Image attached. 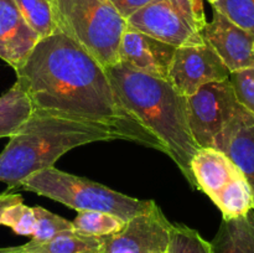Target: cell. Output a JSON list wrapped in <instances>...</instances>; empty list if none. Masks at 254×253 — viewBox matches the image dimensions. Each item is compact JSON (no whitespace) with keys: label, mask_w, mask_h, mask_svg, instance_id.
I'll use <instances>...</instances> for the list:
<instances>
[{"label":"cell","mask_w":254,"mask_h":253,"mask_svg":"<svg viewBox=\"0 0 254 253\" xmlns=\"http://www.w3.org/2000/svg\"><path fill=\"white\" fill-rule=\"evenodd\" d=\"M15 73L34 109L114 124L134 143L164 153L160 141L119 101L106 68L60 30L40 40Z\"/></svg>","instance_id":"obj_1"},{"label":"cell","mask_w":254,"mask_h":253,"mask_svg":"<svg viewBox=\"0 0 254 253\" xmlns=\"http://www.w3.org/2000/svg\"><path fill=\"white\" fill-rule=\"evenodd\" d=\"M111 140L134 143L130 134L114 124L34 109L0 153V181L14 190L31 174L54 166L67 151Z\"/></svg>","instance_id":"obj_2"},{"label":"cell","mask_w":254,"mask_h":253,"mask_svg":"<svg viewBox=\"0 0 254 253\" xmlns=\"http://www.w3.org/2000/svg\"><path fill=\"white\" fill-rule=\"evenodd\" d=\"M107 76L127 111L163 145L192 189H197L191 171L196 144L188 119V99L166 79L155 78L117 63L106 68Z\"/></svg>","instance_id":"obj_3"},{"label":"cell","mask_w":254,"mask_h":253,"mask_svg":"<svg viewBox=\"0 0 254 253\" xmlns=\"http://www.w3.org/2000/svg\"><path fill=\"white\" fill-rule=\"evenodd\" d=\"M21 190L35 192L79 211L108 212L128 222L154 207L155 201L139 200L114 191L102 184L72 175L55 166L42 169L20 183Z\"/></svg>","instance_id":"obj_4"},{"label":"cell","mask_w":254,"mask_h":253,"mask_svg":"<svg viewBox=\"0 0 254 253\" xmlns=\"http://www.w3.org/2000/svg\"><path fill=\"white\" fill-rule=\"evenodd\" d=\"M57 30L88 52L104 68L119 63L127 29L111 0H51Z\"/></svg>","instance_id":"obj_5"},{"label":"cell","mask_w":254,"mask_h":253,"mask_svg":"<svg viewBox=\"0 0 254 253\" xmlns=\"http://www.w3.org/2000/svg\"><path fill=\"white\" fill-rule=\"evenodd\" d=\"M186 99L189 126L196 144L198 148H213L216 138L241 106L230 79L205 84Z\"/></svg>","instance_id":"obj_6"},{"label":"cell","mask_w":254,"mask_h":253,"mask_svg":"<svg viewBox=\"0 0 254 253\" xmlns=\"http://www.w3.org/2000/svg\"><path fill=\"white\" fill-rule=\"evenodd\" d=\"M230 74L215 50L203 42L195 46L176 47L168 82L179 94L190 97L205 84L226 81Z\"/></svg>","instance_id":"obj_7"},{"label":"cell","mask_w":254,"mask_h":253,"mask_svg":"<svg viewBox=\"0 0 254 253\" xmlns=\"http://www.w3.org/2000/svg\"><path fill=\"white\" fill-rule=\"evenodd\" d=\"M171 226L155 203L153 208L126 222L119 232L103 237V253L168 252Z\"/></svg>","instance_id":"obj_8"},{"label":"cell","mask_w":254,"mask_h":253,"mask_svg":"<svg viewBox=\"0 0 254 253\" xmlns=\"http://www.w3.org/2000/svg\"><path fill=\"white\" fill-rule=\"evenodd\" d=\"M127 25L174 47L195 46L205 42L171 0H154L131 15Z\"/></svg>","instance_id":"obj_9"},{"label":"cell","mask_w":254,"mask_h":253,"mask_svg":"<svg viewBox=\"0 0 254 253\" xmlns=\"http://www.w3.org/2000/svg\"><path fill=\"white\" fill-rule=\"evenodd\" d=\"M212 20L205 25L201 36L218 55L230 72L254 66V35L231 22L212 9Z\"/></svg>","instance_id":"obj_10"},{"label":"cell","mask_w":254,"mask_h":253,"mask_svg":"<svg viewBox=\"0 0 254 253\" xmlns=\"http://www.w3.org/2000/svg\"><path fill=\"white\" fill-rule=\"evenodd\" d=\"M175 50L176 47L127 25L119 47V63L134 71L168 81Z\"/></svg>","instance_id":"obj_11"},{"label":"cell","mask_w":254,"mask_h":253,"mask_svg":"<svg viewBox=\"0 0 254 253\" xmlns=\"http://www.w3.org/2000/svg\"><path fill=\"white\" fill-rule=\"evenodd\" d=\"M213 148L225 153L243 174L254 197V116L241 104L220 135Z\"/></svg>","instance_id":"obj_12"},{"label":"cell","mask_w":254,"mask_h":253,"mask_svg":"<svg viewBox=\"0 0 254 253\" xmlns=\"http://www.w3.org/2000/svg\"><path fill=\"white\" fill-rule=\"evenodd\" d=\"M40 40L22 17L15 0H0V60L16 69Z\"/></svg>","instance_id":"obj_13"},{"label":"cell","mask_w":254,"mask_h":253,"mask_svg":"<svg viewBox=\"0 0 254 253\" xmlns=\"http://www.w3.org/2000/svg\"><path fill=\"white\" fill-rule=\"evenodd\" d=\"M191 171L197 189L203 191L211 200L233 179L243 175L225 153L215 148L198 149L191 160Z\"/></svg>","instance_id":"obj_14"},{"label":"cell","mask_w":254,"mask_h":253,"mask_svg":"<svg viewBox=\"0 0 254 253\" xmlns=\"http://www.w3.org/2000/svg\"><path fill=\"white\" fill-rule=\"evenodd\" d=\"M211 247L212 253H254V208L241 217L222 220Z\"/></svg>","instance_id":"obj_15"},{"label":"cell","mask_w":254,"mask_h":253,"mask_svg":"<svg viewBox=\"0 0 254 253\" xmlns=\"http://www.w3.org/2000/svg\"><path fill=\"white\" fill-rule=\"evenodd\" d=\"M16 253H103V237L73 230L59 233L46 242H30L11 247Z\"/></svg>","instance_id":"obj_16"},{"label":"cell","mask_w":254,"mask_h":253,"mask_svg":"<svg viewBox=\"0 0 254 253\" xmlns=\"http://www.w3.org/2000/svg\"><path fill=\"white\" fill-rule=\"evenodd\" d=\"M34 113V106L17 82L0 96V138H10Z\"/></svg>","instance_id":"obj_17"},{"label":"cell","mask_w":254,"mask_h":253,"mask_svg":"<svg viewBox=\"0 0 254 253\" xmlns=\"http://www.w3.org/2000/svg\"><path fill=\"white\" fill-rule=\"evenodd\" d=\"M212 201L222 212L223 220L241 217L254 208L252 189L243 175L233 179Z\"/></svg>","instance_id":"obj_18"},{"label":"cell","mask_w":254,"mask_h":253,"mask_svg":"<svg viewBox=\"0 0 254 253\" xmlns=\"http://www.w3.org/2000/svg\"><path fill=\"white\" fill-rule=\"evenodd\" d=\"M15 2L25 21L39 35L40 39L57 31L51 0H15Z\"/></svg>","instance_id":"obj_19"},{"label":"cell","mask_w":254,"mask_h":253,"mask_svg":"<svg viewBox=\"0 0 254 253\" xmlns=\"http://www.w3.org/2000/svg\"><path fill=\"white\" fill-rule=\"evenodd\" d=\"M72 225L74 230L84 235L106 237L119 232L126 225V221L102 211H79Z\"/></svg>","instance_id":"obj_20"},{"label":"cell","mask_w":254,"mask_h":253,"mask_svg":"<svg viewBox=\"0 0 254 253\" xmlns=\"http://www.w3.org/2000/svg\"><path fill=\"white\" fill-rule=\"evenodd\" d=\"M168 253H212V247L198 231L181 223H173Z\"/></svg>","instance_id":"obj_21"},{"label":"cell","mask_w":254,"mask_h":253,"mask_svg":"<svg viewBox=\"0 0 254 253\" xmlns=\"http://www.w3.org/2000/svg\"><path fill=\"white\" fill-rule=\"evenodd\" d=\"M34 212L36 223H35V230L31 236L32 242H46L59 233L73 230L72 221L66 220L56 213H52L51 211L41 206H35Z\"/></svg>","instance_id":"obj_22"},{"label":"cell","mask_w":254,"mask_h":253,"mask_svg":"<svg viewBox=\"0 0 254 253\" xmlns=\"http://www.w3.org/2000/svg\"><path fill=\"white\" fill-rule=\"evenodd\" d=\"M212 9L254 35V0H217L212 4Z\"/></svg>","instance_id":"obj_23"},{"label":"cell","mask_w":254,"mask_h":253,"mask_svg":"<svg viewBox=\"0 0 254 253\" xmlns=\"http://www.w3.org/2000/svg\"><path fill=\"white\" fill-rule=\"evenodd\" d=\"M35 223L34 207H29L24 202L9 206L0 215V226L10 227L19 236H32Z\"/></svg>","instance_id":"obj_24"},{"label":"cell","mask_w":254,"mask_h":253,"mask_svg":"<svg viewBox=\"0 0 254 253\" xmlns=\"http://www.w3.org/2000/svg\"><path fill=\"white\" fill-rule=\"evenodd\" d=\"M228 79L237 101L254 116V66L231 72Z\"/></svg>","instance_id":"obj_25"},{"label":"cell","mask_w":254,"mask_h":253,"mask_svg":"<svg viewBox=\"0 0 254 253\" xmlns=\"http://www.w3.org/2000/svg\"><path fill=\"white\" fill-rule=\"evenodd\" d=\"M151 1H154V0H111L117 11L126 20H128L131 15L135 14L141 7L150 4Z\"/></svg>","instance_id":"obj_26"},{"label":"cell","mask_w":254,"mask_h":253,"mask_svg":"<svg viewBox=\"0 0 254 253\" xmlns=\"http://www.w3.org/2000/svg\"><path fill=\"white\" fill-rule=\"evenodd\" d=\"M19 202H22V197L19 195V193H9V192L0 193V215H1V212L6 207Z\"/></svg>","instance_id":"obj_27"},{"label":"cell","mask_w":254,"mask_h":253,"mask_svg":"<svg viewBox=\"0 0 254 253\" xmlns=\"http://www.w3.org/2000/svg\"><path fill=\"white\" fill-rule=\"evenodd\" d=\"M0 253H16V252H14L11 247H7V248H0Z\"/></svg>","instance_id":"obj_28"},{"label":"cell","mask_w":254,"mask_h":253,"mask_svg":"<svg viewBox=\"0 0 254 253\" xmlns=\"http://www.w3.org/2000/svg\"><path fill=\"white\" fill-rule=\"evenodd\" d=\"M207 1H208V2H210V4H211V5H212V4H215V2H216V1H217V0H207Z\"/></svg>","instance_id":"obj_29"},{"label":"cell","mask_w":254,"mask_h":253,"mask_svg":"<svg viewBox=\"0 0 254 253\" xmlns=\"http://www.w3.org/2000/svg\"><path fill=\"white\" fill-rule=\"evenodd\" d=\"M165 253H168V252H165Z\"/></svg>","instance_id":"obj_30"},{"label":"cell","mask_w":254,"mask_h":253,"mask_svg":"<svg viewBox=\"0 0 254 253\" xmlns=\"http://www.w3.org/2000/svg\"><path fill=\"white\" fill-rule=\"evenodd\" d=\"M253 49H254V46H253Z\"/></svg>","instance_id":"obj_31"}]
</instances>
